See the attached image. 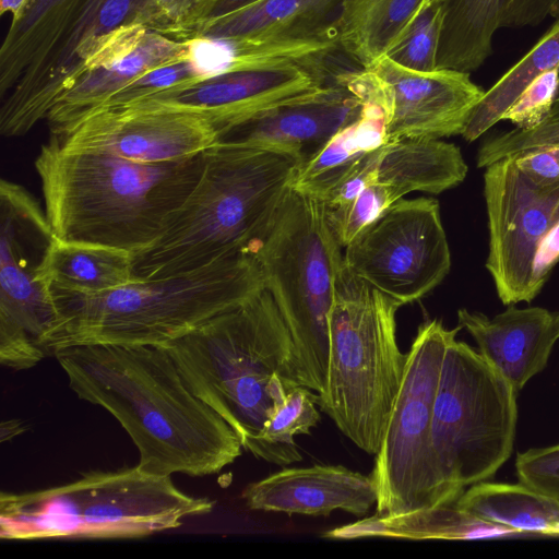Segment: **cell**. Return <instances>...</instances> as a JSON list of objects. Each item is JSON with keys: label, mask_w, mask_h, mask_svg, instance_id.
<instances>
[{"label": "cell", "mask_w": 559, "mask_h": 559, "mask_svg": "<svg viewBox=\"0 0 559 559\" xmlns=\"http://www.w3.org/2000/svg\"><path fill=\"white\" fill-rule=\"evenodd\" d=\"M555 146H559V95L537 126L515 128L486 139L477 152V167L486 168L507 157Z\"/></svg>", "instance_id": "obj_35"}, {"label": "cell", "mask_w": 559, "mask_h": 559, "mask_svg": "<svg viewBox=\"0 0 559 559\" xmlns=\"http://www.w3.org/2000/svg\"><path fill=\"white\" fill-rule=\"evenodd\" d=\"M344 249L352 273L402 306L430 293L451 269L439 202L430 198L397 200Z\"/></svg>", "instance_id": "obj_13"}, {"label": "cell", "mask_w": 559, "mask_h": 559, "mask_svg": "<svg viewBox=\"0 0 559 559\" xmlns=\"http://www.w3.org/2000/svg\"><path fill=\"white\" fill-rule=\"evenodd\" d=\"M559 15V0H504L501 27L535 26L547 16Z\"/></svg>", "instance_id": "obj_40"}, {"label": "cell", "mask_w": 559, "mask_h": 559, "mask_svg": "<svg viewBox=\"0 0 559 559\" xmlns=\"http://www.w3.org/2000/svg\"><path fill=\"white\" fill-rule=\"evenodd\" d=\"M350 83L364 99L357 119L341 129L300 165L292 187L320 198L355 164L389 143L383 102L371 75L350 73Z\"/></svg>", "instance_id": "obj_23"}, {"label": "cell", "mask_w": 559, "mask_h": 559, "mask_svg": "<svg viewBox=\"0 0 559 559\" xmlns=\"http://www.w3.org/2000/svg\"><path fill=\"white\" fill-rule=\"evenodd\" d=\"M400 200L391 188L371 183L347 204L328 209L332 229L340 245L346 247L365 227L377 219L388 207Z\"/></svg>", "instance_id": "obj_36"}, {"label": "cell", "mask_w": 559, "mask_h": 559, "mask_svg": "<svg viewBox=\"0 0 559 559\" xmlns=\"http://www.w3.org/2000/svg\"><path fill=\"white\" fill-rule=\"evenodd\" d=\"M559 69V20L510 68L472 110L462 136L473 142L502 120L504 112L525 87L540 74Z\"/></svg>", "instance_id": "obj_31"}, {"label": "cell", "mask_w": 559, "mask_h": 559, "mask_svg": "<svg viewBox=\"0 0 559 559\" xmlns=\"http://www.w3.org/2000/svg\"><path fill=\"white\" fill-rule=\"evenodd\" d=\"M372 183L391 188L399 199L413 191L441 193L460 185L467 165L460 147L440 139H400L365 156Z\"/></svg>", "instance_id": "obj_24"}, {"label": "cell", "mask_w": 559, "mask_h": 559, "mask_svg": "<svg viewBox=\"0 0 559 559\" xmlns=\"http://www.w3.org/2000/svg\"><path fill=\"white\" fill-rule=\"evenodd\" d=\"M83 1L26 0L12 17L0 48L1 98L43 58Z\"/></svg>", "instance_id": "obj_27"}, {"label": "cell", "mask_w": 559, "mask_h": 559, "mask_svg": "<svg viewBox=\"0 0 559 559\" xmlns=\"http://www.w3.org/2000/svg\"><path fill=\"white\" fill-rule=\"evenodd\" d=\"M210 0H154V25L156 32L188 40L198 27Z\"/></svg>", "instance_id": "obj_39"}, {"label": "cell", "mask_w": 559, "mask_h": 559, "mask_svg": "<svg viewBox=\"0 0 559 559\" xmlns=\"http://www.w3.org/2000/svg\"><path fill=\"white\" fill-rule=\"evenodd\" d=\"M442 23L441 0H429L384 56L411 70L421 72L436 70Z\"/></svg>", "instance_id": "obj_34"}, {"label": "cell", "mask_w": 559, "mask_h": 559, "mask_svg": "<svg viewBox=\"0 0 559 559\" xmlns=\"http://www.w3.org/2000/svg\"><path fill=\"white\" fill-rule=\"evenodd\" d=\"M326 205L290 187L246 254L259 266L292 335L305 386L321 394L329 362V319L343 263Z\"/></svg>", "instance_id": "obj_8"}, {"label": "cell", "mask_w": 559, "mask_h": 559, "mask_svg": "<svg viewBox=\"0 0 559 559\" xmlns=\"http://www.w3.org/2000/svg\"><path fill=\"white\" fill-rule=\"evenodd\" d=\"M518 534L516 531L510 527L479 519L452 503L421 508L394 515L374 514L325 532L323 537L341 539L395 537L415 540H466Z\"/></svg>", "instance_id": "obj_25"}, {"label": "cell", "mask_w": 559, "mask_h": 559, "mask_svg": "<svg viewBox=\"0 0 559 559\" xmlns=\"http://www.w3.org/2000/svg\"><path fill=\"white\" fill-rule=\"evenodd\" d=\"M326 85L314 61L281 59L228 67L129 106L201 114L210 118L218 134L234 123L313 94Z\"/></svg>", "instance_id": "obj_15"}, {"label": "cell", "mask_w": 559, "mask_h": 559, "mask_svg": "<svg viewBox=\"0 0 559 559\" xmlns=\"http://www.w3.org/2000/svg\"><path fill=\"white\" fill-rule=\"evenodd\" d=\"M364 99L346 74L335 84L234 123L217 142L295 152L306 159L345 126L357 119Z\"/></svg>", "instance_id": "obj_19"}, {"label": "cell", "mask_w": 559, "mask_h": 559, "mask_svg": "<svg viewBox=\"0 0 559 559\" xmlns=\"http://www.w3.org/2000/svg\"><path fill=\"white\" fill-rule=\"evenodd\" d=\"M52 355L76 396L127 431L144 472L206 476L240 456L237 433L189 389L163 346L78 345Z\"/></svg>", "instance_id": "obj_1"}, {"label": "cell", "mask_w": 559, "mask_h": 559, "mask_svg": "<svg viewBox=\"0 0 559 559\" xmlns=\"http://www.w3.org/2000/svg\"><path fill=\"white\" fill-rule=\"evenodd\" d=\"M559 95V69L547 71L533 80L504 112L515 128L531 129L550 111Z\"/></svg>", "instance_id": "obj_37"}, {"label": "cell", "mask_w": 559, "mask_h": 559, "mask_svg": "<svg viewBox=\"0 0 559 559\" xmlns=\"http://www.w3.org/2000/svg\"><path fill=\"white\" fill-rule=\"evenodd\" d=\"M55 235L38 201L21 185L0 182V361L35 367L56 312L43 278Z\"/></svg>", "instance_id": "obj_12"}, {"label": "cell", "mask_w": 559, "mask_h": 559, "mask_svg": "<svg viewBox=\"0 0 559 559\" xmlns=\"http://www.w3.org/2000/svg\"><path fill=\"white\" fill-rule=\"evenodd\" d=\"M402 305L352 273L335 281L325 389L318 406L360 450L376 455L397 397L408 353L396 338Z\"/></svg>", "instance_id": "obj_7"}, {"label": "cell", "mask_w": 559, "mask_h": 559, "mask_svg": "<svg viewBox=\"0 0 559 559\" xmlns=\"http://www.w3.org/2000/svg\"><path fill=\"white\" fill-rule=\"evenodd\" d=\"M344 0H258L198 26L188 40L306 46L337 41Z\"/></svg>", "instance_id": "obj_20"}, {"label": "cell", "mask_w": 559, "mask_h": 559, "mask_svg": "<svg viewBox=\"0 0 559 559\" xmlns=\"http://www.w3.org/2000/svg\"><path fill=\"white\" fill-rule=\"evenodd\" d=\"M51 136L69 150L102 152L142 164H166L203 153L217 142V130L201 114L129 106L95 111Z\"/></svg>", "instance_id": "obj_16"}, {"label": "cell", "mask_w": 559, "mask_h": 559, "mask_svg": "<svg viewBox=\"0 0 559 559\" xmlns=\"http://www.w3.org/2000/svg\"><path fill=\"white\" fill-rule=\"evenodd\" d=\"M443 23L437 69L471 72L491 55L504 0H441Z\"/></svg>", "instance_id": "obj_30"}, {"label": "cell", "mask_w": 559, "mask_h": 559, "mask_svg": "<svg viewBox=\"0 0 559 559\" xmlns=\"http://www.w3.org/2000/svg\"><path fill=\"white\" fill-rule=\"evenodd\" d=\"M318 393L305 385H296L274 403V409L259 435L255 457L277 465L301 461L295 436L310 435L320 421Z\"/></svg>", "instance_id": "obj_32"}, {"label": "cell", "mask_w": 559, "mask_h": 559, "mask_svg": "<svg viewBox=\"0 0 559 559\" xmlns=\"http://www.w3.org/2000/svg\"><path fill=\"white\" fill-rule=\"evenodd\" d=\"M516 166L538 182L559 181V146L511 156Z\"/></svg>", "instance_id": "obj_41"}, {"label": "cell", "mask_w": 559, "mask_h": 559, "mask_svg": "<svg viewBox=\"0 0 559 559\" xmlns=\"http://www.w3.org/2000/svg\"><path fill=\"white\" fill-rule=\"evenodd\" d=\"M48 289L97 294L138 280L127 250L55 238L44 265Z\"/></svg>", "instance_id": "obj_26"}, {"label": "cell", "mask_w": 559, "mask_h": 559, "mask_svg": "<svg viewBox=\"0 0 559 559\" xmlns=\"http://www.w3.org/2000/svg\"><path fill=\"white\" fill-rule=\"evenodd\" d=\"M26 0H0V14H11V16H15Z\"/></svg>", "instance_id": "obj_44"}, {"label": "cell", "mask_w": 559, "mask_h": 559, "mask_svg": "<svg viewBox=\"0 0 559 559\" xmlns=\"http://www.w3.org/2000/svg\"><path fill=\"white\" fill-rule=\"evenodd\" d=\"M214 502L179 489L170 476L138 465L91 471L39 490L0 495V536L46 538H139L177 528L210 513Z\"/></svg>", "instance_id": "obj_6"}, {"label": "cell", "mask_w": 559, "mask_h": 559, "mask_svg": "<svg viewBox=\"0 0 559 559\" xmlns=\"http://www.w3.org/2000/svg\"><path fill=\"white\" fill-rule=\"evenodd\" d=\"M200 50L199 41L194 40L192 51L144 72L112 95L96 111L126 107L160 92L195 82L217 72L212 64L200 57Z\"/></svg>", "instance_id": "obj_33"}, {"label": "cell", "mask_w": 559, "mask_h": 559, "mask_svg": "<svg viewBox=\"0 0 559 559\" xmlns=\"http://www.w3.org/2000/svg\"><path fill=\"white\" fill-rule=\"evenodd\" d=\"M304 156L216 142L203 152L200 177L158 239L133 255L136 277L181 274L246 253L270 225Z\"/></svg>", "instance_id": "obj_3"}, {"label": "cell", "mask_w": 559, "mask_h": 559, "mask_svg": "<svg viewBox=\"0 0 559 559\" xmlns=\"http://www.w3.org/2000/svg\"><path fill=\"white\" fill-rule=\"evenodd\" d=\"M24 425L16 419L3 420L1 423V441L11 440L25 431Z\"/></svg>", "instance_id": "obj_43"}, {"label": "cell", "mask_w": 559, "mask_h": 559, "mask_svg": "<svg viewBox=\"0 0 559 559\" xmlns=\"http://www.w3.org/2000/svg\"><path fill=\"white\" fill-rule=\"evenodd\" d=\"M258 0H210L202 15L201 24L239 10ZM191 35V34H190Z\"/></svg>", "instance_id": "obj_42"}, {"label": "cell", "mask_w": 559, "mask_h": 559, "mask_svg": "<svg viewBox=\"0 0 559 559\" xmlns=\"http://www.w3.org/2000/svg\"><path fill=\"white\" fill-rule=\"evenodd\" d=\"M516 391L478 350L453 338L435 399L431 450L442 504L491 479L510 459L518 420Z\"/></svg>", "instance_id": "obj_9"}, {"label": "cell", "mask_w": 559, "mask_h": 559, "mask_svg": "<svg viewBox=\"0 0 559 559\" xmlns=\"http://www.w3.org/2000/svg\"><path fill=\"white\" fill-rule=\"evenodd\" d=\"M242 498L251 510L302 515H330L341 510L366 515L377 504V486L370 475L342 465L284 468L249 484Z\"/></svg>", "instance_id": "obj_21"}, {"label": "cell", "mask_w": 559, "mask_h": 559, "mask_svg": "<svg viewBox=\"0 0 559 559\" xmlns=\"http://www.w3.org/2000/svg\"><path fill=\"white\" fill-rule=\"evenodd\" d=\"M203 153L175 163L142 164L94 151L41 145L34 166L56 238L119 248H150L194 188Z\"/></svg>", "instance_id": "obj_2"}, {"label": "cell", "mask_w": 559, "mask_h": 559, "mask_svg": "<svg viewBox=\"0 0 559 559\" xmlns=\"http://www.w3.org/2000/svg\"><path fill=\"white\" fill-rule=\"evenodd\" d=\"M489 252L486 267L507 306L531 302L559 260V181L538 182L512 157L484 173Z\"/></svg>", "instance_id": "obj_11"}, {"label": "cell", "mask_w": 559, "mask_h": 559, "mask_svg": "<svg viewBox=\"0 0 559 559\" xmlns=\"http://www.w3.org/2000/svg\"><path fill=\"white\" fill-rule=\"evenodd\" d=\"M366 70L376 83L386 115L389 142L461 135L485 91L468 72H421L382 56Z\"/></svg>", "instance_id": "obj_17"}, {"label": "cell", "mask_w": 559, "mask_h": 559, "mask_svg": "<svg viewBox=\"0 0 559 559\" xmlns=\"http://www.w3.org/2000/svg\"><path fill=\"white\" fill-rule=\"evenodd\" d=\"M133 25L153 28L154 0H84L43 58L2 98L1 134L23 135L47 118L96 51Z\"/></svg>", "instance_id": "obj_14"}, {"label": "cell", "mask_w": 559, "mask_h": 559, "mask_svg": "<svg viewBox=\"0 0 559 559\" xmlns=\"http://www.w3.org/2000/svg\"><path fill=\"white\" fill-rule=\"evenodd\" d=\"M455 504L519 534L559 536V500L521 483L479 481L465 489Z\"/></svg>", "instance_id": "obj_29"}, {"label": "cell", "mask_w": 559, "mask_h": 559, "mask_svg": "<svg viewBox=\"0 0 559 559\" xmlns=\"http://www.w3.org/2000/svg\"><path fill=\"white\" fill-rule=\"evenodd\" d=\"M194 40H178L145 25L116 33L87 61L47 115L58 134L100 108L144 72L192 51Z\"/></svg>", "instance_id": "obj_18"}, {"label": "cell", "mask_w": 559, "mask_h": 559, "mask_svg": "<svg viewBox=\"0 0 559 559\" xmlns=\"http://www.w3.org/2000/svg\"><path fill=\"white\" fill-rule=\"evenodd\" d=\"M163 346L189 389L257 456L259 435L274 409V376L288 389L304 385L289 330L269 290Z\"/></svg>", "instance_id": "obj_5"}, {"label": "cell", "mask_w": 559, "mask_h": 559, "mask_svg": "<svg viewBox=\"0 0 559 559\" xmlns=\"http://www.w3.org/2000/svg\"><path fill=\"white\" fill-rule=\"evenodd\" d=\"M263 288L259 266L246 253L97 294L51 288L56 319L45 349L52 355L78 345H164Z\"/></svg>", "instance_id": "obj_4"}, {"label": "cell", "mask_w": 559, "mask_h": 559, "mask_svg": "<svg viewBox=\"0 0 559 559\" xmlns=\"http://www.w3.org/2000/svg\"><path fill=\"white\" fill-rule=\"evenodd\" d=\"M460 330V325L450 330L442 321L430 320L419 326L412 343L370 474L378 491L376 514L442 506L432 459L431 423L444 354Z\"/></svg>", "instance_id": "obj_10"}, {"label": "cell", "mask_w": 559, "mask_h": 559, "mask_svg": "<svg viewBox=\"0 0 559 559\" xmlns=\"http://www.w3.org/2000/svg\"><path fill=\"white\" fill-rule=\"evenodd\" d=\"M429 0H344L335 28L340 49L364 69L386 53Z\"/></svg>", "instance_id": "obj_28"}, {"label": "cell", "mask_w": 559, "mask_h": 559, "mask_svg": "<svg viewBox=\"0 0 559 559\" xmlns=\"http://www.w3.org/2000/svg\"><path fill=\"white\" fill-rule=\"evenodd\" d=\"M457 322L516 393L546 368L559 338V312L540 307L520 309L511 305L491 319L463 308L457 311Z\"/></svg>", "instance_id": "obj_22"}, {"label": "cell", "mask_w": 559, "mask_h": 559, "mask_svg": "<svg viewBox=\"0 0 559 559\" xmlns=\"http://www.w3.org/2000/svg\"><path fill=\"white\" fill-rule=\"evenodd\" d=\"M515 471L521 484L559 500V443L518 453Z\"/></svg>", "instance_id": "obj_38"}]
</instances>
